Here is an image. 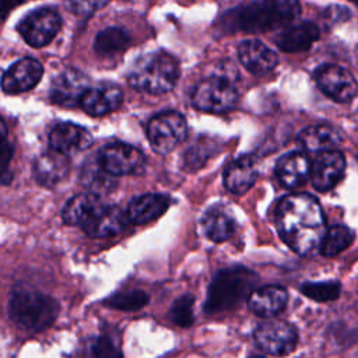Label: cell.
<instances>
[{
  "label": "cell",
  "mask_w": 358,
  "mask_h": 358,
  "mask_svg": "<svg viewBox=\"0 0 358 358\" xmlns=\"http://www.w3.org/2000/svg\"><path fill=\"white\" fill-rule=\"evenodd\" d=\"M296 141L308 152H322L337 147L343 141V134L331 124H312L299 131Z\"/></svg>",
  "instance_id": "23"
},
{
  "label": "cell",
  "mask_w": 358,
  "mask_h": 358,
  "mask_svg": "<svg viewBox=\"0 0 358 358\" xmlns=\"http://www.w3.org/2000/svg\"><path fill=\"white\" fill-rule=\"evenodd\" d=\"M238 56L242 66L256 76L270 73L278 63L277 53L257 39H246L241 42Z\"/></svg>",
  "instance_id": "16"
},
{
  "label": "cell",
  "mask_w": 358,
  "mask_h": 358,
  "mask_svg": "<svg viewBox=\"0 0 358 358\" xmlns=\"http://www.w3.org/2000/svg\"><path fill=\"white\" fill-rule=\"evenodd\" d=\"M109 0H66V6L78 15H90L108 4Z\"/></svg>",
  "instance_id": "35"
},
{
  "label": "cell",
  "mask_w": 358,
  "mask_h": 358,
  "mask_svg": "<svg viewBox=\"0 0 358 358\" xmlns=\"http://www.w3.org/2000/svg\"><path fill=\"white\" fill-rule=\"evenodd\" d=\"M193 303H194V298L192 295L179 296L172 303L169 310V317L172 319V322L180 327H189L194 320Z\"/></svg>",
  "instance_id": "33"
},
{
  "label": "cell",
  "mask_w": 358,
  "mask_h": 358,
  "mask_svg": "<svg viewBox=\"0 0 358 358\" xmlns=\"http://www.w3.org/2000/svg\"><path fill=\"white\" fill-rule=\"evenodd\" d=\"M259 175L257 161L252 155H242L232 161L224 172V185L234 194L246 193Z\"/></svg>",
  "instance_id": "18"
},
{
  "label": "cell",
  "mask_w": 358,
  "mask_h": 358,
  "mask_svg": "<svg viewBox=\"0 0 358 358\" xmlns=\"http://www.w3.org/2000/svg\"><path fill=\"white\" fill-rule=\"evenodd\" d=\"M253 338L262 351L280 357L289 354L296 347L298 333L291 323L270 319L255 329Z\"/></svg>",
  "instance_id": "9"
},
{
  "label": "cell",
  "mask_w": 358,
  "mask_h": 358,
  "mask_svg": "<svg viewBox=\"0 0 358 358\" xmlns=\"http://www.w3.org/2000/svg\"><path fill=\"white\" fill-rule=\"evenodd\" d=\"M91 354L94 358H123L119 345L109 336L98 337L91 345Z\"/></svg>",
  "instance_id": "34"
},
{
  "label": "cell",
  "mask_w": 358,
  "mask_h": 358,
  "mask_svg": "<svg viewBox=\"0 0 358 358\" xmlns=\"http://www.w3.org/2000/svg\"><path fill=\"white\" fill-rule=\"evenodd\" d=\"M90 88L88 77L76 69H67L53 78L49 96L56 105L74 108L80 105L84 92Z\"/></svg>",
  "instance_id": "12"
},
{
  "label": "cell",
  "mask_w": 358,
  "mask_h": 358,
  "mask_svg": "<svg viewBox=\"0 0 358 358\" xmlns=\"http://www.w3.org/2000/svg\"><path fill=\"white\" fill-rule=\"evenodd\" d=\"M287 301V289L278 285L260 287L248 295L250 310L262 317H274L284 309Z\"/></svg>",
  "instance_id": "20"
},
{
  "label": "cell",
  "mask_w": 358,
  "mask_h": 358,
  "mask_svg": "<svg viewBox=\"0 0 358 358\" xmlns=\"http://www.w3.org/2000/svg\"><path fill=\"white\" fill-rule=\"evenodd\" d=\"M130 42L129 35L120 28H106L95 38V50L99 55H115L127 48Z\"/></svg>",
  "instance_id": "30"
},
{
  "label": "cell",
  "mask_w": 358,
  "mask_h": 358,
  "mask_svg": "<svg viewBox=\"0 0 358 358\" xmlns=\"http://www.w3.org/2000/svg\"><path fill=\"white\" fill-rule=\"evenodd\" d=\"M301 11L298 0H257L231 13L228 28L243 32H264L292 21Z\"/></svg>",
  "instance_id": "2"
},
{
  "label": "cell",
  "mask_w": 358,
  "mask_h": 358,
  "mask_svg": "<svg viewBox=\"0 0 358 358\" xmlns=\"http://www.w3.org/2000/svg\"><path fill=\"white\" fill-rule=\"evenodd\" d=\"M25 0H0V18H6L14 8L21 6Z\"/></svg>",
  "instance_id": "37"
},
{
  "label": "cell",
  "mask_w": 358,
  "mask_h": 358,
  "mask_svg": "<svg viewBox=\"0 0 358 358\" xmlns=\"http://www.w3.org/2000/svg\"><path fill=\"white\" fill-rule=\"evenodd\" d=\"M127 213L117 206H103L94 218L83 228L91 238H110L127 225Z\"/></svg>",
  "instance_id": "19"
},
{
  "label": "cell",
  "mask_w": 358,
  "mask_h": 358,
  "mask_svg": "<svg viewBox=\"0 0 358 358\" xmlns=\"http://www.w3.org/2000/svg\"><path fill=\"white\" fill-rule=\"evenodd\" d=\"M275 225L281 239L301 256L320 250L326 235V221L319 201L306 193H295L280 200Z\"/></svg>",
  "instance_id": "1"
},
{
  "label": "cell",
  "mask_w": 358,
  "mask_h": 358,
  "mask_svg": "<svg viewBox=\"0 0 358 358\" xmlns=\"http://www.w3.org/2000/svg\"><path fill=\"white\" fill-rule=\"evenodd\" d=\"M352 3H355V4H358V0H351Z\"/></svg>",
  "instance_id": "40"
},
{
  "label": "cell",
  "mask_w": 358,
  "mask_h": 358,
  "mask_svg": "<svg viewBox=\"0 0 358 358\" xmlns=\"http://www.w3.org/2000/svg\"><path fill=\"white\" fill-rule=\"evenodd\" d=\"M310 173V161L305 152L292 151L282 155L275 165V175L284 187L301 186Z\"/></svg>",
  "instance_id": "21"
},
{
  "label": "cell",
  "mask_w": 358,
  "mask_h": 358,
  "mask_svg": "<svg viewBox=\"0 0 358 358\" xmlns=\"http://www.w3.org/2000/svg\"><path fill=\"white\" fill-rule=\"evenodd\" d=\"M101 166L112 176L138 173L144 169L145 158L143 152L124 143H110L98 152Z\"/></svg>",
  "instance_id": "10"
},
{
  "label": "cell",
  "mask_w": 358,
  "mask_h": 358,
  "mask_svg": "<svg viewBox=\"0 0 358 358\" xmlns=\"http://www.w3.org/2000/svg\"><path fill=\"white\" fill-rule=\"evenodd\" d=\"M123 101L122 90L113 83H101L90 87L81 101L80 108L91 116H103L116 110Z\"/></svg>",
  "instance_id": "15"
},
{
  "label": "cell",
  "mask_w": 358,
  "mask_h": 358,
  "mask_svg": "<svg viewBox=\"0 0 358 358\" xmlns=\"http://www.w3.org/2000/svg\"><path fill=\"white\" fill-rule=\"evenodd\" d=\"M345 169V158L337 150L319 152L313 164H310V182L319 192H327L337 185Z\"/></svg>",
  "instance_id": "13"
},
{
  "label": "cell",
  "mask_w": 358,
  "mask_h": 358,
  "mask_svg": "<svg viewBox=\"0 0 358 358\" xmlns=\"http://www.w3.org/2000/svg\"><path fill=\"white\" fill-rule=\"evenodd\" d=\"M59 313V303L49 295L35 289L20 288L10 298V317L27 330L41 331L53 324Z\"/></svg>",
  "instance_id": "5"
},
{
  "label": "cell",
  "mask_w": 358,
  "mask_h": 358,
  "mask_svg": "<svg viewBox=\"0 0 358 358\" xmlns=\"http://www.w3.org/2000/svg\"><path fill=\"white\" fill-rule=\"evenodd\" d=\"M317 87L336 102H348L358 94V83L354 76L341 66L324 64L315 73Z\"/></svg>",
  "instance_id": "11"
},
{
  "label": "cell",
  "mask_w": 358,
  "mask_h": 358,
  "mask_svg": "<svg viewBox=\"0 0 358 358\" xmlns=\"http://www.w3.org/2000/svg\"><path fill=\"white\" fill-rule=\"evenodd\" d=\"M91 143L92 136L90 131L73 123H60L49 134L50 148L67 157L88 148Z\"/></svg>",
  "instance_id": "17"
},
{
  "label": "cell",
  "mask_w": 358,
  "mask_h": 358,
  "mask_svg": "<svg viewBox=\"0 0 358 358\" xmlns=\"http://www.w3.org/2000/svg\"><path fill=\"white\" fill-rule=\"evenodd\" d=\"M179 78L176 59L165 52H154L138 57L131 66L129 84L147 94H165L171 91Z\"/></svg>",
  "instance_id": "3"
},
{
  "label": "cell",
  "mask_w": 358,
  "mask_h": 358,
  "mask_svg": "<svg viewBox=\"0 0 358 358\" xmlns=\"http://www.w3.org/2000/svg\"><path fill=\"white\" fill-rule=\"evenodd\" d=\"M341 291V285L338 281H319V282H303L301 287V292L308 298L326 302L337 299Z\"/></svg>",
  "instance_id": "32"
},
{
  "label": "cell",
  "mask_w": 358,
  "mask_h": 358,
  "mask_svg": "<svg viewBox=\"0 0 358 358\" xmlns=\"http://www.w3.org/2000/svg\"><path fill=\"white\" fill-rule=\"evenodd\" d=\"M13 157V148L6 138H0V183L7 185L11 180V173L8 171V162Z\"/></svg>",
  "instance_id": "36"
},
{
  "label": "cell",
  "mask_w": 358,
  "mask_h": 358,
  "mask_svg": "<svg viewBox=\"0 0 358 358\" xmlns=\"http://www.w3.org/2000/svg\"><path fill=\"white\" fill-rule=\"evenodd\" d=\"M169 207V199L164 194L147 193L134 197L127 206V218L133 224L141 225L161 217Z\"/></svg>",
  "instance_id": "24"
},
{
  "label": "cell",
  "mask_w": 358,
  "mask_h": 358,
  "mask_svg": "<svg viewBox=\"0 0 358 358\" xmlns=\"http://www.w3.org/2000/svg\"><path fill=\"white\" fill-rule=\"evenodd\" d=\"M103 206L105 204L101 196L91 192L81 193L71 197L66 203L62 211V217L66 224L84 228Z\"/></svg>",
  "instance_id": "22"
},
{
  "label": "cell",
  "mask_w": 358,
  "mask_h": 358,
  "mask_svg": "<svg viewBox=\"0 0 358 358\" xmlns=\"http://www.w3.org/2000/svg\"><path fill=\"white\" fill-rule=\"evenodd\" d=\"M203 228L210 241L224 242L234 235L236 222L222 206H213L204 213Z\"/></svg>",
  "instance_id": "27"
},
{
  "label": "cell",
  "mask_w": 358,
  "mask_h": 358,
  "mask_svg": "<svg viewBox=\"0 0 358 358\" xmlns=\"http://www.w3.org/2000/svg\"><path fill=\"white\" fill-rule=\"evenodd\" d=\"M80 180L88 192L95 193L98 196H102L105 193H109L115 186L116 180L110 173H108L96 159H87L83 165Z\"/></svg>",
  "instance_id": "28"
},
{
  "label": "cell",
  "mask_w": 358,
  "mask_h": 358,
  "mask_svg": "<svg viewBox=\"0 0 358 358\" xmlns=\"http://www.w3.org/2000/svg\"><path fill=\"white\" fill-rule=\"evenodd\" d=\"M354 241V232L345 225H333L326 231L320 252L324 256H336L345 250Z\"/></svg>",
  "instance_id": "29"
},
{
  "label": "cell",
  "mask_w": 358,
  "mask_h": 358,
  "mask_svg": "<svg viewBox=\"0 0 358 358\" xmlns=\"http://www.w3.org/2000/svg\"><path fill=\"white\" fill-rule=\"evenodd\" d=\"M256 281V274L246 267L235 266L218 271L208 287L204 310L213 315L235 308L253 291Z\"/></svg>",
  "instance_id": "4"
},
{
  "label": "cell",
  "mask_w": 358,
  "mask_h": 358,
  "mask_svg": "<svg viewBox=\"0 0 358 358\" xmlns=\"http://www.w3.org/2000/svg\"><path fill=\"white\" fill-rule=\"evenodd\" d=\"M238 96L235 83L213 76L194 87L192 102L201 112L224 113L236 105Z\"/></svg>",
  "instance_id": "6"
},
{
  "label": "cell",
  "mask_w": 358,
  "mask_h": 358,
  "mask_svg": "<svg viewBox=\"0 0 358 358\" xmlns=\"http://www.w3.org/2000/svg\"><path fill=\"white\" fill-rule=\"evenodd\" d=\"M249 358H264V357H260V355H252V357H249Z\"/></svg>",
  "instance_id": "39"
},
{
  "label": "cell",
  "mask_w": 358,
  "mask_h": 358,
  "mask_svg": "<svg viewBox=\"0 0 358 358\" xmlns=\"http://www.w3.org/2000/svg\"><path fill=\"white\" fill-rule=\"evenodd\" d=\"M319 39V28L313 22H301L281 31L275 43L282 52L294 53L309 49Z\"/></svg>",
  "instance_id": "25"
},
{
  "label": "cell",
  "mask_w": 358,
  "mask_h": 358,
  "mask_svg": "<svg viewBox=\"0 0 358 358\" xmlns=\"http://www.w3.org/2000/svg\"><path fill=\"white\" fill-rule=\"evenodd\" d=\"M70 168L67 155L55 150L45 152L34 162L35 179L43 186H55L64 179Z\"/></svg>",
  "instance_id": "26"
},
{
  "label": "cell",
  "mask_w": 358,
  "mask_h": 358,
  "mask_svg": "<svg viewBox=\"0 0 358 358\" xmlns=\"http://www.w3.org/2000/svg\"><path fill=\"white\" fill-rule=\"evenodd\" d=\"M60 27L62 18L59 13L50 7H42L28 13L21 20L18 31L29 46L42 48L53 41Z\"/></svg>",
  "instance_id": "8"
},
{
  "label": "cell",
  "mask_w": 358,
  "mask_h": 358,
  "mask_svg": "<svg viewBox=\"0 0 358 358\" xmlns=\"http://www.w3.org/2000/svg\"><path fill=\"white\" fill-rule=\"evenodd\" d=\"M6 136H7V126L0 117V138H6Z\"/></svg>",
  "instance_id": "38"
},
{
  "label": "cell",
  "mask_w": 358,
  "mask_h": 358,
  "mask_svg": "<svg viewBox=\"0 0 358 358\" xmlns=\"http://www.w3.org/2000/svg\"><path fill=\"white\" fill-rule=\"evenodd\" d=\"M186 134V119L175 110L158 113L147 124L148 141L158 154L171 152L185 140Z\"/></svg>",
  "instance_id": "7"
},
{
  "label": "cell",
  "mask_w": 358,
  "mask_h": 358,
  "mask_svg": "<svg viewBox=\"0 0 358 358\" xmlns=\"http://www.w3.org/2000/svg\"><path fill=\"white\" fill-rule=\"evenodd\" d=\"M103 303L113 309L120 310H137L148 303V295L141 289H130L122 291L110 295Z\"/></svg>",
  "instance_id": "31"
},
{
  "label": "cell",
  "mask_w": 358,
  "mask_h": 358,
  "mask_svg": "<svg viewBox=\"0 0 358 358\" xmlns=\"http://www.w3.org/2000/svg\"><path fill=\"white\" fill-rule=\"evenodd\" d=\"M42 74L43 67L38 60L24 57L11 64V67L4 73L1 78V88L4 92L11 95L29 91L39 83Z\"/></svg>",
  "instance_id": "14"
}]
</instances>
